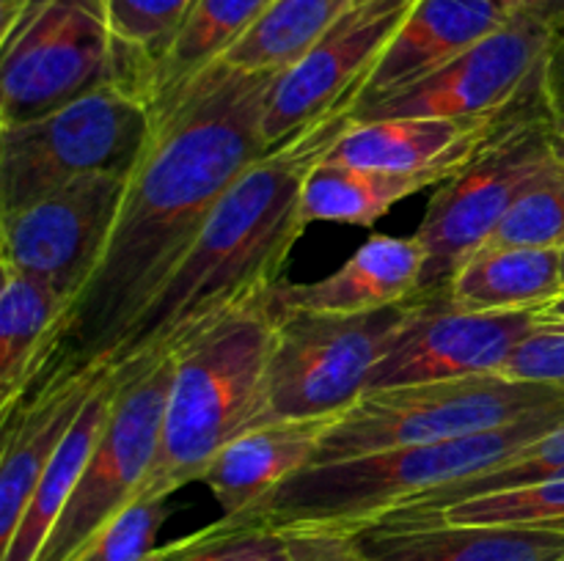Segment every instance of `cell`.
I'll return each instance as SVG.
<instances>
[{
  "mask_svg": "<svg viewBox=\"0 0 564 561\" xmlns=\"http://www.w3.org/2000/svg\"><path fill=\"white\" fill-rule=\"evenodd\" d=\"M463 311H540L564 295L560 248L485 245L446 284Z\"/></svg>",
  "mask_w": 564,
  "mask_h": 561,
  "instance_id": "obj_22",
  "label": "cell"
},
{
  "mask_svg": "<svg viewBox=\"0 0 564 561\" xmlns=\"http://www.w3.org/2000/svg\"><path fill=\"white\" fill-rule=\"evenodd\" d=\"M141 88L110 82L36 121L0 130V212L94 174L130 179L154 141Z\"/></svg>",
  "mask_w": 564,
  "mask_h": 561,
  "instance_id": "obj_6",
  "label": "cell"
},
{
  "mask_svg": "<svg viewBox=\"0 0 564 561\" xmlns=\"http://www.w3.org/2000/svg\"><path fill=\"white\" fill-rule=\"evenodd\" d=\"M488 245H564V165L560 160L523 190Z\"/></svg>",
  "mask_w": 564,
  "mask_h": 561,
  "instance_id": "obj_31",
  "label": "cell"
},
{
  "mask_svg": "<svg viewBox=\"0 0 564 561\" xmlns=\"http://www.w3.org/2000/svg\"><path fill=\"white\" fill-rule=\"evenodd\" d=\"M545 132H549L551 152H554V157L564 165V113L551 116V119H549V130H545Z\"/></svg>",
  "mask_w": 564,
  "mask_h": 561,
  "instance_id": "obj_36",
  "label": "cell"
},
{
  "mask_svg": "<svg viewBox=\"0 0 564 561\" xmlns=\"http://www.w3.org/2000/svg\"><path fill=\"white\" fill-rule=\"evenodd\" d=\"M130 179L83 176L14 212H0V262L80 300L108 251Z\"/></svg>",
  "mask_w": 564,
  "mask_h": 561,
  "instance_id": "obj_12",
  "label": "cell"
},
{
  "mask_svg": "<svg viewBox=\"0 0 564 561\" xmlns=\"http://www.w3.org/2000/svg\"><path fill=\"white\" fill-rule=\"evenodd\" d=\"M419 0L352 3L301 58L281 69L264 113L268 146L312 121L358 105L369 75Z\"/></svg>",
  "mask_w": 564,
  "mask_h": 561,
  "instance_id": "obj_13",
  "label": "cell"
},
{
  "mask_svg": "<svg viewBox=\"0 0 564 561\" xmlns=\"http://www.w3.org/2000/svg\"><path fill=\"white\" fill-rule=\"evenodd\" d=\"M427 187L438 185L430 176L391 174L323 160L303 187V215L308 223L375 226L394 204Z\"/></svg>",
  "mask_w": 564,
  "mask_h": 561,
  "instance_id": "obj_25",
  "label": "cell"
},
{
  "mask_svg": "<svg viewBox=\"0 0 564 561\" xmlns=\"http://www.w3.org/2000/svg\"><path fill=\"white\" fill-rule=\"evenodd\" d=\"M198 0H108L110 22L127 53L141 64L143 77L165 55Z\"/></svg>",
  "mask_w": 564,
  "mask_h": 561,
  "instance_id": "obj_30",
  "label": "cell"
},
{
  "mask_svg": "<svg viewBox=\"0 0 564 561\" xmlns=\"http://www.w3.org/2000/svg\"><path fill=\"white\" fill-rule=\"evenodd\" d=\"M25 0H0V31L11 25V20L17 16V11L22 9Z\"/></svg>",
  "mask_w": 564,
  "mask_h": 561,
  "instance_id": "obj_39",
  "label": "cell"
},
{
  "mask_svg": "<svg viewBox=\"0 0 564 561\" xmlns=\"http://www.w3.org/2000/svg\"><path fill=\"white\" fill-rule=\"evenodd\" d=\"M108 372V363L83 366L64 350L42 383L0 418V550L11 542L39 479Z\"/></svg>",
  "mask_w": 564,
  "mask_h": 561,
  "instance_id": "obj_16",
  "label": "cell"
},
{
  "mask_svg": "<svg viewBox=\"0 0 564 561\" xmlns=\"http://www.w3.org/2000/svg\"><path fill=\"white\" fill-rule=\"evenodd\" d=\"M281 69L226 61L204 72L158 124L127 185L108 251L72 311L64 350L83 366L108 363L163 289L204 223L248 165L270 152L264 113Z\"/></svg>",
  "mask_w": 564,
  "mask_h": 561,
  "instance_id": "obj_1",
  "label": "cell"
},
{
  "mask_svg": "<svg viewBox=\"0 0 564 561\" xmlns=\"http://www.w3.org/2000/svg\"><path fill=\"white\" fill-rule=\"evenodd\" d=\"M352 3L356 0H273L224 61L251 72L286 69Z\"/></svg>",
  "mask_w": 564,
  "mask_h": 561,
  "instance_id": "obj_26",
  "label": "cell"
},
{
  "mask_svg": "<svg viewBox=\"0 0 564 561\" xmlns=\"http://www.w3.org/2000/svg\"><path fill=\"white\" fill-rule=\"evenodd\" d=\"M422 522H452V526H529L564 531V476L545 479L529 487L479 495L460 501L422 517H389L375 526H422Z\"/></svg>",
  "mask_w": 564,
  "mask_h": 561,
  "instance_id": "obj_27",
  "label": "cell"
},
{
  "mask_svg": "<svg viewBox=\"0 0 564 561\" xmlns=\"http://www.w3.org/2000/svg\"><path fill=\"white\" fill-rule=\"evenodd\" d=\"M545 102H549L551 116L564 113V58L549 55L545 61Z\"/></svg>",
  "mask_w": 564,
  "mask_h": 561,
  "instance_id": "obj_35",
  "label": "cell"
},
{
  "mask_svg": "<svg viewBox=\"0 0 564 561\" xmlns=\"http://www.w3.org/2000/svg\"><path fill=\"white\" fill-rule=\"evenodd\" d=\"M538 324L540 311H463L446 286L424 289L367 391L501 374Z\"/></svg>",
  "mask_w": 564,
  "mask_h": 561,
  "instance_id": "obj_14",
  "label": "cell"
},
{
  "mask_svg": "<svg viewBox=\"0 0 564 561\" xmlns=\"http://www.w3.org/2000/svg\"><path fill=\"white\" fill-rule=\"evenodd\" d=\"M0 418H6L64 352L72 302L14 264L0 262Z\"/></svg>",
  "mask_w": 564,
  "mask_h": 561,
  "instance_id": "obj_19",
  "label": "cell"
},
{
  "mask_svg": "<svg viewBox=\"0 0 564 561\" xmlns=\"http://www.w3.org/2000/svg\"><path fill=\"white\" fill-rule=\"evenodd\" d=\"M295 561H369L356 537L336 534H286Z\"/></svg>",
  "mask_w": 564,
  "mask_h": 561,
  "instance_id": "obj_34",
  "label": "cell"
},
{
  "mask_svg": "<svg viewBox=\"0 0 564 561\" xmlns=\"http://www.w3.org/2000/svg\"><path fill=\"white\" fill-rule=\"evenodd\" d=\"M549 119L538 113L518 121L460 174L441 182L413 234L427 253L422 292L449 284L457 267L494 240L523 190L554 165Z\"/></svg>",
  "mask_w": 564,
  "mask_h": 561,
  "instance_id": "obj_10",
  "label": "cell"
},
{
  "mask_svg": "<svg viewBox=\"0 0 564 561\" xmlns=\"http://www.w3.org/2000/svg\"><path fill=\"white\" fill-rule=\"evenodd\" d=\"M174 352L113 369L108 424L36 561H80L99 534L141 495L169 405Z\"/></svg>",
  "mask_w": 564,
  "mask_h": 561,
  "instance_id": "obj_8",
  "label": "cell"
},
{
  "mask_svg": "<svg viewBox=\"0 0 564 561\" xmlns=\"http://www.w3.org/2000/svg\"><path fill=\"white\" fill-rule=\"evenodd\" d=\"M532 14L543 16L549 25H556L564 16V0H534Z\"/></svg>",
  "mask_w": 564,
  "mask_h": 561,
  "instance_id": "obj_37",
  "label": "cell"
},
{
  "mask_svg": "<svg viewBox=\"0 0 564 561\" xmlns=\"http://www.w3.org/2000/svg\"><path fill=\"white\" fill-rule=\"evenodd\" d=\"M147 561H295L284 531L248 515H231L193 537L160 548Z\"/></svg>",
  "mask_w": 564,
  "mask_h": 561,
  "instance_id": "obj_29",
  "label": "cell"
},
{
  "mask_svg": "<svg viewBox=\"0 0 564 561\" xmlns=\"http://www.w3.org/2000/svg\"><path fill=\"white\" fill-rule=\"evenodd\" d=\"M273 344L275 314L264 297L224 314L176 346L163 432L141 495L169 498L202 482L229 440L264 421Z\"/></svg>",
  "mask_w": 564,
  "mask_h": 561,
  "instance_id": "obj_4",
  "label": "cell"
},
{
  "mask_svg": "<svg viewBox=\"0 0 564 561\" xmlns=\"http://www.w3.org/2000/svg\"><path fill=\"white\" fill-rule=\"evenodd\" d=\"M427 253L416 237L375 234L336 273L312 284L281 280L270 292L273 311L364 314L400 306L422 292Z\"/></svg>",
  "mask_w": 564,
  "mask_h": 561,
  "instance_id": "obj_17",
  "label": "cell"
},
{
  "mask_svg": "<svg viewBox=\"0 0 564 561\" xmlns=\"http://www.w3.org/2000/svg\"><path fill=\"white\" fill-rule=\"evenodd\" d=\"M273 0H198L171 47L149 75L154 124L174 113L187 88L226 58Z\"/></svg>",
  "mask_w": 564,
  "mask_h": 561,
  "instance_id": "obj_23",
  "label": "cell"
},
{
  "mask_svg": "<svg viewBox=\"0 0 564 561\" xmlns=\"http://www.w3.org/2000/svg\"><path fill=\"white\" fill-rule=\"evenodd\" d=\"M538 113H551L545 99L488 119H356L325 160L356 168L430 176L441 185L460 174L510 127Z\"/></svg>",
  "mask_w": 564,
  "mask_h": 561,
  "instance_id": "obj_15",
  "label": "cell"
},
{
  "mask_svg": "<svg viewBox=\"0 0 564 561\" xmlns=\"http://www.w3.org/2000/svg\"><path fill=\"white\" fill-rule=\"evenodd\" d=\"M356 108L347 105L312 121L242 170L180 267L127 330L110 369L174 352L224 314L270 297L308 226V174L356 121Z\"/></svg>",
  "mask_w": 564,
  "mask_h": 561,
  "instance_id": "obj_2",
  "label": "cell"
},
{
  "mask_svg": "<svg viewBox=\"0 0 564 561\" xmlns=\"http://www.w3.org/2000/svg\"><path fill=\"white\" fill-rule=\"evenodd\" d=\"M562 561H564V559H562Z\"/></svg>",
  "mask_w": 564,
  "mask_h": 561,
  "instance_id": "obj_44",
  "label": "cell"
},
{
  "mask_svg": "<svg viewBox=\"0 0 564 561\" xmlns=\"http://www.w3.org/2000/svg\"><path fill=\"white\" fill-rule=\"evenodd\" d=\"M339 416L264 421L229 440L202 476L224 517L253 509L286 479L312 465L325 432Z\"/></svg>",
  "mask_w": 564,
  "mask_h": 561,
  "instance_id": "obj_20",
  "label": "cell"
},
{
  "mask_svg": "<svg viewBox=\"0 0 564 561\" xmlns=\"http://www.w3.org/2000/svg\"><path fill=\"white\" fill-rule=\"evenodd\" d=\"M413 300L364 314L273 311L264 421L339 416L361 399L375 366L405 328Z\"/></svg>",
  "mask_w": 564,
  "mask_h": 561,
  "instance_id": "obj_9",
  "label": "cell"
},
{
  "mask_svg": "<svg viewBox=\"0 0 564 561\" xmlns=\"http://www.w3.org/2000/svg\"><path fill=\"white\" fill-rule=\"evenodd\" d=\"M560 471H564V421L551 427L549 432L540 435V438L532 440L529 446H523V449L518 451L510 462H505V465L479 473V476L463 479V482L446 484V487L435 490V493L424 495V498L391 512L383 520H389V517H422L430 515V512L444 509V506L460 504V501L479 498V495L529 487V484H538L556 476Z\"/></svg>",
  "mask_w": 564,
  "mask_h": 561,
  "instance_id": "obj_28",
  "label": "cell"
},
{
  "mask_svg": "<svg viewBox=\"0 0 564 561\" xmlns=\"http://www.w3.org/2000/svg\"><path fill=\"white\" fill-rule=\"evenodd\" d=\"M369 561H562L564 531L529 526H372L358 534Z\"/></svg>",
  "mask_w": 564,
  "mask_h": 561,
  "instance_id": "obj_21",
  "label": "cell"
},
{
  "mask_svg": "<svg viewBox=\"0 0 564 561\" xmlns=\"http://www.w3.org/2000/svg\"><path fill=\"white\" fill-rule=\"evenodd\" d=\"M499 3L507 6L512 14H518V11H532L534 9V0H499Z\"/></svg>",
  "mask_w": 564,
  "mask_h": 561,
  "instance_id": "obj_41",
  "label": "cell"
},
{
  "mask_svg": "<svg viewBox=\"0 0 564 561\" xmlns=\"http://www.w3.org/2000/svg\"><path fill=\"white\" fill-rule=\"evenodd\" d=\"M501 374L523 383H564V322L540 319Z\"/></svg>",
  "mask_w": 564,
  "mask_h": 561,
  "instance_id": "obj_33",
  "label": "cell"
},
{
  "mask_svg": "<svg viewBox=\"0 0 564 561\" xmlns=\"http://www.w3.org/2000/svg\"><path fill=\"white\" fill-rule=\"evenodd\" d=\"M560 262H562V286H564V245L560 248Z\"/></svg>",
  "mask_w": 564,
  "mask_h": 561,
  "instance_id": "obj_42",
  "label": "cell"
},
{
  "mask_svg": "<svg viewBox=\"0 0 564 561\" xmlns=\"http://www.w3.org/2000/svg\"><path fill=\"white\" fill-rule=\"evenodd\" d=\"M560 421H564V407L499 432L312 462L242 515L270 522L284 534L358 537L386 515L446 484L505 465Z\"/></svg>",
  "mask_w": 564,
  "mask_h": 561,
  "instance_id": "obj_3",
  "label": "cell"
},
{
  "mask_svg": "<svg viewBox=\"0 0 564 561\" xmlns=\"http://www.w3.org/2000/svg\"><path fill=\"white\" fill-rule=\"evenodd\" d=\"M110 82L147 94L141 64L116 36L108 0H25L0 31V130L42 119Z\"/></svg>",
  "mask_w": 564,
  "mask_h": 561,
  "instance_id": "obj_5",
  "label": "cell"
},
{
  "mask_svg": "<svg viewBox=\"0 0 564 561\" xmlns=\"http://www.w3.org/2000/svg\"><path fill=\"white\" fill-rule=\"evenodd\" d=\"M165 517H169V498L141 495L99 534L80 561H147L158 550L154 539Z\"/></svg>",
  "mask_w": 564,
  "mask_h": 561,
  "instance_id": "obj_32",
  "label": "cell"
},
{
  "mask_svg": "<svg viewBox=\"0 0 564 561\" xmlns=\"http://www.w3.org/2000/svg\"><path fill=\"white\" fill-rule=\"evenodd\" d=\"M356 3H364V0H356Z\"/></svg>",
  "mask_w": 564,
  "mask_h": 561,
  "instance_id": "obj_43",
  "label": "cell"
},
{
  "mask_svg": "<svg viewBox=\"0 0 564 561\" xmlns=\"http://www.w3.org/2000/svg\"><path fill=\"white\" fill-rule=\"evenodd\" d=\"M113 396L116 377L113 369H110L102 383H99V388L94 391L91 399L86 402L77 421L66 432L64 443L58 446L55 457L50 460L47 471L39 479L36 490H33L20 522H17L14 537L0 550V561H36L39 550L44 548L47 537L53 534L55 522H58L72 490H75L83 468L91 460L94 446H97L99 435H102L105 424H108Z\"/></svg>",
  "mask_w": 564,
  "mask_h": 561,
  "instance_id": "obj_24",
  "label": "cell"
},
{
  "mask_svg": "<svg viewBox=\"0 0 564 561\" xmlns=\"http://www.w3.org/2000/svg\"><path fill=\"white\" fill-rule=\"evenodd\" d=\"M551 31H554V38H551V53L554 58H564V16L556 25H551Z\"/></svg>",
  "mask_w": 564,
  "mask_h": 561,
  "instance_id": "obj_40",
  "label": "cell"
},
{
  "mask_svg": "<svg viewBox=\"0 0 564 561\" xmlns=\"http://www.w3.org/2000/svg\"><path fill=\"white\" fill-rule=\"evenodd\" d=\"M540 319H543V322H564V295L556 297V300L549 302L545 308H540Z\"/></svg>",
  "mask_w": 564,
  "mask_h": 561,
  "instance_id": "obj_38",
  "label": "cell"
},
{
  "mask_svg": "<svg viewBox=\"0 0 564 561\" xmlns=\"http://www.w3.org/2000/svg\"><path fill=\"white\" fill-rule=\"evenodd\" d=\"M510 20L512 11L499 0H419L375 64L358 105L433 75Z\"/></svg>",
  "mask_w": 564,
  "mask_h": 561,
  "instance_id": "obj_18",
  "label": "cell"
},
{
  "mask_svg": "<svg viewBox=\"0 0 564 561\" xmlns=\"http://www.w3.org/2000/svg\"><path fill=\"white\" fill-rule=\"evenodd\" d=\"M562 407L564 383H523L507 374L367 391L330 424L314 462L499 432Z\"/></svg>",
  "mask_w": 564,
  "mask_h": 561,
  "instance_id": "obj_7",
  "label": "cell"
},
{
  "mask_svg": "<svg viewBox=\"0 0 564 561\" xmlns=\"http://www.w3.org/2000/svg\"><path fill=\"white\" fill-rule=\"evenodd\" d=\"M551 31L543 16L518 11L505 28L413 86L361 102L358 121L369 119H488L545 99V61Z\"/></svg>",
  "mask_w": 564,
  "mask_h": 561,
  "instance_id": "obj_11",
  "label": "cell"
}]
</instances>
